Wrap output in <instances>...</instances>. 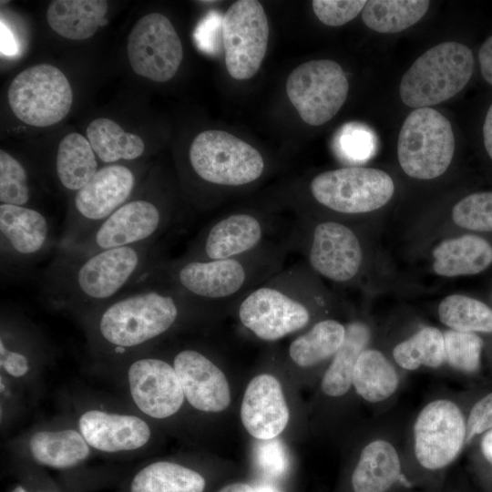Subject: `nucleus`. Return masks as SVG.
Here are the masks:
<instances>
[{"instance_id":"obj_46","label":"nucleus","mask_w":492,"mask_h":492,"mask_svg":"<svg viewBox=\"0 0 492 492\" xmlns=\"http://www.w3.org/2000/svg\"><path fill=\"white\" fill-rule=\"evenodd\" d=\"M218 492H277L270 486H251L245 483H233L223 487Z\"/></svg>"},{"instance_id":"obj_23","label":"nucleus","mask_w":492,"mask_h":492,"mask_svg":"<svg viewBox=\"0 0 492 492\" xmlns=\"http://www.w3.org/2000/svg\"><path fill=\"white\" fill-rule=\"evenodd\" d=\"M433 257V269L440 276L473 275L492 263V246L481 237L463 235L440 242Z\"/></svg>"},{"instance_id":"obj_19","label":"nucleus","mask_w":492,"mask_h":492,"mask_svg":"<svg viewBox=\"0 0 492 492\" xmlns=\"http://www.w3.org/2000/svg\"><path fill=\"white\" fill-rule=\"evenodd\" d=\"M128 380L134 403L151 417H169L183 404L185 396L177 373L161 359L145 357L134 361Z\"/></svg>"},{"instance_id":"obj_28","label":"nucleus","mask_w":492,"mask_h":492,"mask_svg":"<svg viewBox=\"0 0 492 492\" xmlns=\"http://www.w3.org/2000/svg\"><path fill=\"white\" fill-rule=\"evenodd\" d=\"M29 449L36 461L55 468L73 466L89 455L88 444L73 429L38 431L31 436Z\"/></svg>"},{"instance_id":"obj_1","label":"nucleus","mask_w":492,"mask_h":492,"mask_svg":"<svg viewBox=\"0 0 492 492\" xmlns=\"http://www.w3.org/2000/svg\"><path fill=\"white\" fill-rule=\"evenodd\" d=\"M158 241L100 251L82 258L56 254L42 280V298L86 316L140 284L162 260Z\"/></svg>"},{"instance_id":"obj_4","label":"nucleus","mask_w":492,"mask_h":492,"mask_svg":"<svg viewBox=\"0 0 492 492\" xmlns=\"http://www.w3.org/2000/svg\"><path fill=\"white\" fill-rule=\"evenodd\" d=\"M306 273L298 264L282 269L237 302L241 324L263 341H276L311 320Z\"/></svg>"},{"instance_id":"obj_3","label":"nucleus","mask_w":492,"mask_h":492,"mask_svg":"<svg viewBox=\"0 0 492 492\" xmlns=\"http://www.w3.org/2000/svg\"><path fill=\"white\" fill-rule=\"evenodd\" d=\"M202 307L175 288L146 278L87 314L96 336L117 354L140 347L169 331L183 310Z\"/></svg>"},{"instance_id":"obj_42","label":"nucleus","mask_w":492,"mask_h":492,"mask_svg":"<svg viewBox=\"0 0 492 492\" xmlns=\"http://www.w3.org/2000/svg\"><path fill=\"white\" fill-rule=\"evenodd\" d=\"M466 424V443L492 429V393L478 400L471 408Z\"/></svg>"},{"instance_id":"obj_5","label":"nucleus","mask_w":492,"mask_h":492,"mask_svg":"<svg viewBox=\"0 0 492 492\" xmlns=\"http://www.w3.org/2000/svg\"><path fill=\"white\" fill-rule=\"evenodd\" d=\"M474 69L472 51L465 45L446 41L422 54L400 82V97L410 108H429L460 92Z\"/></svg>"},{"instance_id":"obj_49","label":"nucleus","mask_w":492,"mask_h":492,"mask_svg":"<svg viewBox=\"0 0 492 492\" xmlns=\"http://www.w3.org/2000/svg\"><path fill=\"white\" fill-rule=\"evenodd\" d=\"M480 447L485 458L492 465V429L484 433Z\"/></svg>"},{"instance_id":"obj_37","label":"nucleus","mask_w":492,"mask_h":492,"mask_svg":"<svg viewBox=\"0 0 492 492\" xmlns=\"http://www.w3.org/2000/svg\"><path fill=\"white\" fill-rule=\"evenodd\" d=\"M31 191L24 166L4 149L0 150V201L28 207Z\"/></svg>"},{"instance_id":"obj_43","label":"nucleus","mask_w":492,"mask_h":492,"mask_svg":"<svg viewBox=\"0 0 492 492\" xmlns=\"http://www.w3.org/2000/svg\"><path fill=\"white\" fill-rule=\"evenodd\" d=\"M222 37V17L220 14H209L199 25L195 38L200 49L207 53H216L220 48V37Z\"/></svg>"},{"instance_id":"obj_35","label":"nucleus","mask_w":492,"mask_h":492,"mask_svg":"<svg viewBox=\"0 0 492 492\" xmlns=\"http://www.w3.org/2000/svg\"><path fill=\"white\" fill-rule=\"evenodd\" d=\"M440 321L451 330L492 333V309L483 302L462 294L444 298L438 306Z\"/></svg>"},{"instance_id":"obj_13","label":"nucleus","mask_w":492,"mask_h":492,"mask_svg":"<svg viewBox=\"0 0 492 492\" xmlns=\"http://www.w3.org/2000/svg\"><path fill=\"white\" fill-rule=\"evenodd\" d=\"M349 84L342 67L329 59L299 65L286 80L289 100L301 118L311 126L332 119L344 104Z\"/></svg>"},{"instance_id":"obj_31","label":"nucleus","mask_w":492,"mask_h":492,"mask_svg":"<svg viewBox=\"0 0 492 492\" xmlns=\"http://www.w3.org/2000/svg\"><path fill=\"white\" fill-rule=\"evenodd\" d=\"M86 132L95 154L107 164H113L120 159H136L145 149L140 137L126 132L109 118L94 119L88 124Z\"/></svg>"},{"instance_id":"obj_11","label":"nucleus","mask_w":492,"mask_h":492,"mask_svg":"<svg viewBox=\"0 0 492 492\" xmlns=\"http://www.w3.org/2000/svg\"><path fill=\"white\" fill-rule=\"evenodd\" d=\"M312 198L335 213L357 215L376 210L392 198V178L381 169L345 167L319 173L309 184Z\"/></svg>"},{"instance_id":"obj_14","label":"nucleus","mask_w":492,"mask_h":492,"mask_svg":"<svg viewBox=\"0 0 492 492\" xmlns=\"http://www.w3.org/2000/svg\"><path fill=\"white\" fill-rule=\"evenodd\" d=\"M269 38L267 15L257 0L234 2L222 16V44L230 76L253 77L265 56Z\"/></svg>"},{"instance_id":"obj_40","label":"nucleus","mask_w":492,"mask_h":492,"mask_svg":"<svg viewBox=\"0 0 492 492\" xmlns=\"http://www.w3.org/2000/svg\"><path fill=\"white\" fill-rule=\"evenodd\" d=\"M364 0H313V10L317 18L329 26H339L353 20L365 5Z\"/></svg>"},{"instance_id":"obj_50","label":"nucleus","mask_w":492,"mask_h":492,"mask_svg":"<svg viewBox=\"0 0 492 492\" xmlns=\"http://www.w3.org/2000/svg\"><path fill=\"white\" fill-rule=\"evenodd\" d=\"M11 492H26L24 487L21 486H18L15 487Z\"/></svg>"},{"instance_id":"obj_10","label":"nucleus","mask_w":492,"mask_h":492,"mask_svg":"<svg viewBox=\"0 0 492 492\" xmlns=\"http://www.w3.org/2000/svg\"><path fill=\"white\" fill-rule=\"evenodd\" d=\"M135 172L121 164H108L74 196L56 250L81 239L128 201L136 188Z\"/></svg>"},{"instance_id":"obj_48","label":"nucleus","mask_w":492,"mask_h":492,"mask_svg":"<svg viewBox=\"0 0 492 492\" xmlns=\"http://www.w3.org/2000/svg\"><path fill=\"white\" fill-rule=\"evenodd\" d=\"M483 138L486 150L492 159V104L487 112L483 125Z\"/></svg>"},{"instance_id":"obj_24","label":"nucleus","mask_w":492,"mask_h":492,"mask_svg":"<svg viewBox=\"0 0 492 492\" xmlns=\"http://www.w3.org/2000/svg\"><path fill=\"white\" fill-rule=\"evenodd\" d=\"M401 475V462L395 447L375 439L362 450L352 475L354 492H386Z\"/></svg>"},{"instance_id":"obj_16","label":"nucleus","mask_w":492,"mask_h":492,"mask_svg":"<svg viewBox=\"0 0 492 492\" xmlns=\"http://www.w3.org/2000/svg\"><path fill=\"white\" fill-rule=\"evenodd\" d=\"M413 432L415 457L429 470L450 465L466 443L464 415L448 399H436L425 405L416 416Z\"/></svg>"},{"instance_id":"obj_45","label":"nucleus","mask_w":492,"mask_h":492,"mask_svg":"<svg viewBox=\"0 0 492 492\" xmlns=\"http://www.w3.org/2000/svg\"><path fill=\"white\" fill-rule=\"evenodd\" d=\"M478 60L484 79L492 86V36L479 48Z\"/></svg>"},{"instance_id":"obj_39","label":"nucleus","mask_w":492,"mask_h":492,"mask_svg":"<svg viewBox=\"0 0 492 492\" xmlns=\"http://www.w3.org/2000/svg\"><path fill=\"white\" fill-rule=\"evenodd\" d=\"M334 142L343 158L356 162L364 161L374 154L377 138L369 127L351 122L339 129Z\"/></svg>"},{"instance_id":"obj_7","label":"nucleus","mask_w":492,"mask_h":492,"mask_svg":"<svg viewBox=\"0 0 492 492\" xmlns=\"http://www.w3.org/2000/svg\"><path fill=\"white\" fill-rule=\"evenodd\" d=\"M189 160L193 173L211 186L241 187L258 180L265 170L261 153L249 143L222 130L200 133Z\"/></svg>"},{"instance_id":"obj_41","label":"nucleus","mask_w":492,"mask_h":492,"mask_svg":"<svg viewBox=\"0 0 492 492\" xmlns=\"http://www.w3.org/2000/svg\"><path fill=\"white\" fill-rule=\"evenodd\" d=\"M255 459L259 468L271 477H282L289 468L287 449L276 438L261 440L256 447Z\"/></svg>"},{"instance_id":"obj_9","label":"nucleus","mask_w":492,"mask_h":492,"mask_svg":"<svg viewBox=\"0 0 492 492\" xmlns=\"http://www.w3.org/2000/svg\"><path fill=\"white\" fill-rule=\"evenodd\" d=\"M455 138L449 120L432 108L414 109L398 136L397 157L402 169L418 179H432L449 167Z\"/></svg>"},{"instance_id":"obj_32","label":"nucleus","mask_w":492,"mask_h":492,"mask_svg":"<svg viewBox=\"0 0 492 492\" xmlns=\"http://www.w3.org/2000/svg\"><path fill=\"white\" fill-rule=\"evenodd\" d=\"M205 479L181 465L159 461L142 468L133 478L131 492H203Z\"/></svg>"},{"instance_id":"obj_6","label":"nucleus","mask_w":492,"mask_h":492,"mask_svg":"<svg viewBox=\"0 0 492 492\" xmlns=\"http://www.w3.org/2000/svg\"><path fill=\"white\" fill-rule=\"evenodd\" d=\"M174 223L171 211L157 200L130 198L89 233L56 251L67 258H82L104 250L158 241Z\"/></svg>"},{"instance_id":"obj_17","label":"nucleus","mask_w":492,"mask_h":492,"mask_svg":"<svg viewBox=\"0 0 492 492\" xmlns=\"http://www.w3.org/2000/svg\"><path fill=\"white\" fill-rule=\"evenodd\" d=\"M133 71L155 82H167L177 73L183 57L181 41L169 19L150 13L132 27L127 45Z\"/></svg>"},{"instance_id":"obj_15","label":"nucleus","mask_w":492,"mask_h":492,"mask_svg":"<svg viewBox=\"0 0 492 492\" xmlns=\"http://www.w3.org/2000/svg\"><path fill=\"white\" fill-rule=\"evenodd\" d=\"M276 223L253 212L231 213L202 229L183 257L224 260L252 253L274 242L270 237Z\"/></svg>"},{"instance_id":"obj_18","label":"nucleus","mask_w":492,"mask_h":492,"mask_svg":"<svg viewBox=\"0 0 492 492\" xmlns=\"http://www.w3.org/2000/svg\"><path fill=\"white\" fill-rule=\"evenodd\" d=\"M52 247H56L52 225L42 212L30 207L0 204L2 269L24 270Z\"/></svg>"},{"instance_id":"obj_25","label":"nucleus","mask_w":492,"mask_h":492,"mask_svg":"<svg viewBox=\"0 0 492 492\" xmlns=\"http://www.w3.org/2000/svg\"><path fill=\"white\" fill-rule=\"evenodd\" d=\"M108 2L104 0H55L46 10V21L59 36L71 40L91 37L105 25Z\"/></svg>"},{"instance_id":"obj_38","label":"nucleus","mask_w":492,"mask_h":492,"mask_svg":"<svg viewBox=\"0 0 492 492\" xmlns=\"http://www.w3.org/2000/svg\"><path fill=\"white\" fill-rule=\"evenodd\" d=\"M452 220L464 229L492 231V191L472 193L459 200L452 210Z\"/></svg>"},{"instance_id":"obj_21","label":"nucleus","mask_w":492,"mask_h":492,"mask_svg":"<svg viewBox=\"0 0 492 492\" xmlns=\"http://www.w3.org/2000/svg\"><path fill=\"white\" fill-rule=\"evenodd\" d=\"M289 408L280 382L262 374L249 383L241 403L243 426L253 437L269 440L278 436L289 421Z\"/></svg>"},{"instance_id":"obj_22","label":"nucleus","mask_w":492,"mask_h":492,"mask_svg":"<svg viewBox=\"0 0 492 492\" xmlns=\"http://www.w3.org/2000/svg\"><path fill=\"white\" fill-rule=\"evenodd\" d=\"M78 426L89 446L108 453L138 449L150 438L148 424L129 415L89 410L80 416Z\"/></svg>"},{"instance_id":"obj_36","label":"nucleus","mask_w":492,"mask_h":492,"mask_svg":"<svg viewBox=\"0 0 492 492\" xmlns=\"http://www.w3.org/2000/svg\"><path fill=\"white\" fill-rule=\"evenodd\" d=\"M443 334L446 363L464 373L477 371L481 361L482 339L476 333L451 329Z\"/></svg>"},{"instance_id":"obj_2","label":"nucleus","mask_w":492,"mask_h":492,"mask_svg":"<svg viewBox=\"0 0 492 492\" xmlns=\"http://www.w3.org/2000/svg\"><path fill=\"white\" fill-rule=\"evenodd\" d=\"M289 237L241 257L161 260L149 278L168 284L201 306L239 302L283 269Z\"/></svg>"},{"instance_id":"obj_27","label":"nucleus","mask_w":492,"mask_h":492,"mask_svg":"<svg viewBox=\"0 0 492 492\" xmlns=\"http://www.w3.org/2000/svg\"><path fill=\"white\" fill-rule=\"evenodd\" d=\"M353 385L362 398L370 403H378L395 393L399 375L382 352L366 348L357 359Z\"/></svg>"},{"instance_id":"obj_20","label":"nucleus","mask_w":492,"mask_h":492,"mask_svg":"<svg viewBox=\"0 0 492 492\" xmlns=\"http://www.w3.org/2000/svg\"><path fill=\"white\" fill-rule=\"evenodd\" d=\"M173 367L184 396L196 409L220 412L231 402L229 383L223 372L206 355L194 349L178 353Z\"/></svg>"},{"instance_id":"obj_44","label":"nucleus","mask_w":492,"mask_h":492,"mask_svg":"<svg viewBox=\"0 0 492 492\" xmlns=\"http://www.w3.org/2000/svg\"><path fill=\"white\" fill-rule=\"evenodd\" d=\"M0 364L6 373L15 377L25 375L29 369V363L26 354L5 347L1 342Z\"/></svg>"},{"instance_id":"obj_33","label":"nucleus","mask_w":492,"mask_h":492,"mask_svg":"<svg viewBox=\"0 0 492 492\" xmlns=\"http://www.w3.org/2000/svg\"><path fill=\"white\" fill-rule=\"evenodd\" d=\"M429 4L426 0H370L362 10V19L378 33H397L418 22Z\"/></svg>"},{"instance_id":"obj_26","label":"nucleus","mask_w":492,"mask_h":492,"mask_svg":"<svg viewBox=\"0 0 492 492\" xmlns=\"http://www.w3.org/2000/svg\"><path fill=\"white\" fill-rule=\"evenodd\" d=\"M371 338L367 325L353 322L346 326L344 341L322 379L323 392L332 397L345 395L353 385V374L361 353L366 349Z\"/></svg>"},{"instance_id":"obj_47","label":"nucleus","mask_w":492,"mask_h":492,"mask_svg":"<svg viewBox=\"0 0 492 492\" xmlns=\"http://www.w3.org/2000/svg\"><path fill=\"white\" fill-rule=\"evenodd\" d=\"M1 51L3 54L12 56L16 53L15 41L3 21H1Z\"/></svg>"},{"instance_id":"obj_8","label":"nucleus","mask_w":492,"mask_h":492,"mask_svg":"<svg viewBox=\"0 0 492 492\" xmlns=\"http://www.w3.org/2000/svg\"><path fill=\"white\" fill-rule=\"evenodd\" d=\"M291 247L304 251L312 271L334 282L354 280L363 264L364 252L356 233L333 220L294 222L289 234Z\"/></svg>"},{"instance_id":"obj_34","label":"nucleus","mask_w":492,"mask_h":492,"mask_svg":"<svg viewBox=\"0 0 492 492\" xmlns=\"http://www.w3.org/2000/svg\"><path fill=\"white\" fill-rule=\"evenodd\" d=\"M395 363L405 370L421 366L438 368L446 363L444 334L436 327H424L393 350Z\"/></svg>"},{"instance_id":"obj_12","label":"nucleus","mask_w":492,"mask_h":492,"mask_svg":"<svg viewBox=\"0 0 492 492\" xmlns=\"http://www.w3.org/2000/svg\"><path fill=\"white\" fill-rule=\"evenodd\" d=\"M8 102L22 122L48 127L68 114L73 92L60 69L49 64H39L23 70L12 80Z\"/></svg>"},{"instance_id":"obj_30","label":"nucleus","mask_w":492,"mask_h":492,"mask_svg":"<svg viewBox=\"0 0 492 492\" xmlns=\"http://www.w3.org/2000/svg\"><path fill=\"white\" fill-rule=\"evenodd\" d=\"M345 333L346 327L336 320L319 321L291 343L289 356L300 367L317 365L336 354Z\"/></svg>"},{"instance_id":"obj_29","label":"nucleus","mask_w":492,"mask_h":492,"mask_svg":"<svg viewBox=\"0 0 492 492\" xmlns=\"http://www.w3.org/2000/svg\"><path fill=\"white\" fill-rule=\"evenodd\" d=\"M97 170L96 154L86 138L79 133H70L60 141L56 157V173L66 190L77 192Z\"/></svg>"}]
</instances>
